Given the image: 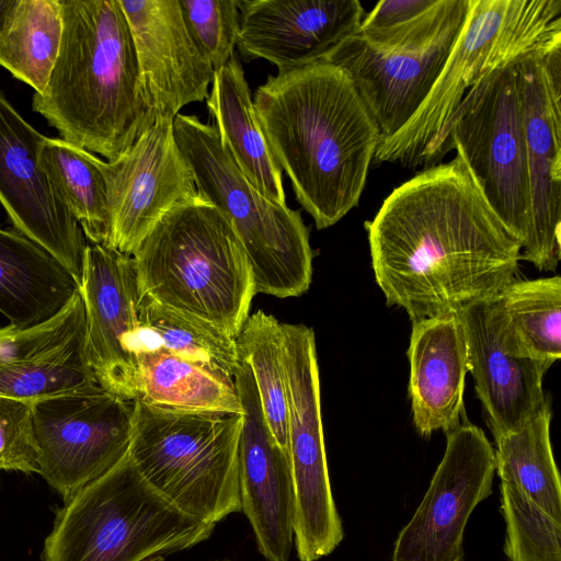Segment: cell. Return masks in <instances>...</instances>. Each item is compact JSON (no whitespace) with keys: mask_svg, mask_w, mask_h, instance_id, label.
<instances>
[{"mask_svg":"<svg viewBox=\"0 0 561 561\" xmlns=\"http://www.w3.org/2000/svg\"><path fill=\"white\" fill-rule=\"evenodd\" d=\"M133 401L165 410L242 414L233 376L159 344L137 354Z\"/></svg>","mask_w":561,"mask_h":561,"instance_id":"484cf974","label":"cell"},{"mask_svg":"<svg viewBox=\"0 0 561 561\" xmlns=\"http://www.w3.org/2000/svg\"><path fill=\"white\" fill-rule=\"evenodd\" d=\"M430 486L400 530L392 561H463V533L476 506L492 494L494 449L474 424L446 434Z\"/></svg>","mask_w":561,"mask_h":561,"instance_id":"7c38bea8","label":"cell"},{"mask_svg":"<svg viewBox=\"0 0 561 561\" xmlns=\"http://www.w3.org/2000/svg\"><path fill=\"white\" fill-rule=\"evenodd\" d=\"M500 494L507 561H561V520L513 484L501 482Z\"/></svg>","mask_w":561,"mask_h":561,"instance_id":"836d02e7","label":"cell"},{"mask_svg":"<svg viewBox=\"0 0 561 561\" xmlns=\"http://www.w3.org/2000/svg\"><path fill=\"white\" fill-rule=\"evenodd\" d=\"M294 490V542L300 561H317L342 542L325 455L314 332L282 323Z\"/></svg>","mask_w":561,"mask_h":561,"instance_id":"30bf717a","label":"cell"},{"mask_svg":"<svg viewBox=\"0 0 561 561\" xmlns=\"http://www.w3.org/2000/svg\"><path fill=\"white\" fill-rule=\"evenodd\" d=\"M280 322L257 310L236 339L239 357L250 366L264 419L278 445L288 454V403Z\"/></svg>","mask_w":561,"mask_h":561,"instance_id":"1f68e13d","label":"cell"},{"mask_svg":"<svg viewBox=\"0 0 561 561\" xmlns=\"http://www.w3.org/2000/svg\"><path fill=\"white\" fill-rule=\"evenodd\" d=\"M545 405L518 428L495 438V471L501 482L517 486L533 503L561 520V480L554 461Z\"/></svg>","mask_w":561,"mask_h":561,"instance_id":"4316f807","label":"cell"},{"mask_svg":"<svg viewBox=\"0 0 561 561\" xmlns=\"http://www.w3.org/2000/svg\"><path fill=\"white\" fill-rule=\"evenodd\" d=\"M38 160L88 242L108 245L105 161L61 138L48 137Z\"/></svg>","mask_w":561,"mask_h":561,"instance_id":"83f0119b","label":"cell"},{"mask_svg":"<svg viewBox=\"0 0 561 561\" xmlns=\"http://www.w3.org/2000/svg\"><path fill=\"white\" fill-rule=\"evenodd\" d=\"M14 2L15 0H0V30L2 28Z\"/></svg>","mask_w":561,"mask_h":561,"instance_id":"8d00e7d4","label":"cell"},{"mask_svg":"<svg viewBox=\"0 0 561 561\" xmlns=\"http://www.w3.org/2000/svg\"><path fill=\"white\" fill-rule=\"evenodd\" d=\"M45 138L0 90V205L14 229L59 261L79 285L87 241L39 164Z\"/></svg>","mask_w":561,"mask_h":561,"instance_id":"5bb4252c","label":"cell"},{"mask_svg":"<svg viewBox=\"0 0 561 561\" xmlns=\"http://www.w3.org/2000/svg\"><path fill=\"white\" fill-rule=\"evenodd\" d=\"M206 104L222 145L243 175L270 201L287 205L283 171L270 150L236 56L215 71Z\"/></svg>","mask_w":561,"mask_h":561,"instance_id":"cb8c5ba5","label":"cell"},{"mask_svg":"<svg viewBox=\"0 0 561 561\" xmlns=\"http://www.w3.org/2000/svg\"><path fill=\"white\" fill-rule=\"evenodd\" d=\"M140 296L236 340L256 294L229 220L199 193L172 208L130 255Z\"/></svg>","mask_w":561,"mask_h":561,"instance_id":"277c9868","label":"cell"},{"mask_svg":"<svg viewBox=\"0 0 561 561\" xmlns=\"http://www.w3.org/2000/svg\"><path fill=\"white\" fill-rule=\"evenodd\" d=\"M561 43V0H470L454 48L410 121L379 142L373 162L438 164L445 133L467 92L488 73Z\"/></svg>","mask_w":561,"mask_h":561,"instance_id":"5b68a950","label":"cell"},{"mask_svg":"<svg viewBox=\"0 0 561 561\" xmlns=\"http://www.w3.org/2000/svg\"><path fill=\"white\" fill-rule=\"evenodd\" d=\"M215 526L157 493L127 455L56 513L43 561H147L192 548Z\"/></svg>","mask_w":561,"mask_h":561,"instance_id":"8992f818","label":"cell"},{"mask_svg":"<svg viewBox=\"0 0 561 561\" xmlns=\"http://www.w3.org/2000/svg\"><path fill=\"white\" fill-rule=\"evenodd\" d=\"M517 64L488 73L470 88L445 133L438 161L456 149L523 248L531 228V199Z\"/></svg>","mask_w":561,"mask_h":561,"instance_id":"9c48e42d","label":"cell"},{"mask_svg":"<svg viewBox=\"0 0 561 561\" xmlns=\"http://www.w3.org/2000/svg\"><path fill=\"white\" fill-rule=\"evenodd\" d=\"M59 54L33 110L60 138L121 159L154 123L119 0H60Z\"/></svg>","mask_w":561,"mask_h":561,"instance_id":"3957f363","label":"cell"},{"mask_svg":"<svg viewBox=\"0 0 561 561\" xmlns=\"http://www.w3.org/2000/svg\"><path fill=\"white\" fill-rule=\"evenodd\" d=\"M173 133L197 192L236 231L256 293L278 298L305 294L312 280L313 251L300 211L262 195L236 165L214 125L179 113Z\"/></svg>","mask_w":561,"mask_h":561,"instance_id":"ba28073f","label":"cell"},{"mask_svg":"<svg viewBox=\"0 0 561 561\" xmlns=\"http://www.w3.org/2000/svg\"><path fill=\"white\" fill-rule=\"evenodd\" d=\"M138 317L142 331L154 334L165 350L234 376L240 363L236 340L215 327L140 295Z\"/></svg>","mask_w":561,"mask_h":561,"instance_id":"d6a6232c","label":"cell"},{"mask_svg":"<svg viewBox=\"0 0 561 561\" xmlns=\"http://www.w3.org/2000/svg\"><path fill=\"white\" fill-rule=\"evenodd\" d=\"M108 245L131 255L172 208L197 195L192 170L179 149L173 119H156L118 160L104 163Z\"/></svg>","mask_w":561,"mask_h":561,"instance_id":"2e32d148","label":"cell"},{"mask_svg":"<svg viewBox=\"0 0 561 561\" xmlns=\"http://www.w3.org/2000/svg\"><path fill=\"white\" fill-rule=\"evenodd\" d=\"M184 19L207 59L218 70L233 56L239 30L238 0H179Z\"/></svg>","mask_w":561,"mask_h":561,"instance_id":"e575fe53","label":"cell"},{"mask_svg":"<svg viewBox=\"0 0 561 561\" xmlns=\"http://www.w3.org/2000/svg\"><path fill=\"white\" fill-rule=\"evenodd\" d=\"M365 227L376 283L412 322L494 298L522 259L458 153L396 187Z\"/></svg>","mask_w":561,"mask_h":561,"instance_id":"6da1fadb","label":"cell"},{"mask_svg":"<svg viewBox=\"0 0 561 561\" xmlns=\"http://www.w3.org/2000/svg\"><path fill=\"white\" fill-rule=\"evenodd\" d=\"M517 350L552 365L561 356V277L516 280L494 297Z\"/></svg>","mask_w":561,"mask_h":561,"instance_id":"f546056e","label":"cell"},{"mask_svg":"<svg viewBox=\"0 0 561 561\" xmlns=\"http://www.w3.org/2000/svg\"><path fill=\"white\" fill-rule=\"evenodd\" d=\"M133 403L128 456L147 483L183 514L214 526L241 512L242 414Z\"/></svg>","mask_w":561,"mask_h":561,"instance_id":"52a82bcc","label":"cell"},{"mask_svg":"<svg viewBox=\"0 0 561 561\" xmlns=\"http://www.w3.org/2000/svg\"><path fill=\"white\" fill-rule=\"evenodd\" d=\"M270 150L318 229L356 207L380 133L348 73L324 60L279 70L254 92Z\"/></svg>","mask_w":561,"mask_h":561,"instance_id":"7a4b0ae2","label":"cell"},{"mask_svg":"<svg viewBox=\"0 0 561 561\" xmlns=\"http://www.w3.org/2000/svg\"><path fill=\"white\" fill-rule=\"evenodd\" d=\"M133 36L153 119H174L209 94L214 67L197 44L179 0H119Z\"/></svg>","mask_w":561,"mask_h":561,"instance_id":"d6986e66","label":"cell"},{"mask_svg":"<svg viewBox=\"0 0 561 561\" xmlns=\"http://www.w3.org/2000/svg\"><path fill=\"white\" fill-rule=\"evenodd\" d=\"M238 51L244 61L265 59L279 70L321 60L358 32V0H238Z\"/></svg>","mask_w":561,"mask_h":561,"instance_id":"7402d4cb","label":"cell"},{"mask_svg":"<svg viewBox=\"0 0 561 561\" xmlns=\"http://www.w3.org/2000/svg\"><path fill=\"white\" fill-rule=\"evenodd\" d=\"M33 403L0 396V472L38 473Z\"/></svg>","mask_w":561,"mask_h":561,"instance_id":"d590c367","label":"cell"},{"mask_svg":"<svg viewBox=\"0 0 561 561\" xmlns=\"http://www.w3.org/2000/svg\"><path fill=\"white\" fill-rule=\"evenodd\" d=\"M134 403L99 387L33 403L38 474L64 501L129 451Z\"/></svg>","mask_w":561,"mask_h":561,"instance_id":"8fae6325","label":"cell"},{"mask_svg":"<svg viewBox=\"0 0 561 561\" xmlns=\"http://www.w3.org/2000/svg\"><path fill=\"white\" fill-rule=\"evenodd\" d=\"M467 15L424 48L382 53L354 34L321 59L348 73L377 125L380 141L398 133L425 101L460 35Z\"/></svg>","mask_w":561,"mask_h":561,"instance_id":"44dd1931","label":"cell"},{"mask_svg":"<svg viewBox=\"0 0 561 561\" xmlns=\"http://www.w3.org/2000/svg\"><path fill=\"white\" fill-rule=\"evenodd\" d=\"M517 69L531 199L522 257L554 272L561 257V43L523 58Z\"/></svg>","mask_w":561,"mask_h":561,"instance_id":"4fadbf2b","label":"cell"},{"mask_svg":"<svg viewBox=\"0 0 561 561\" xmlns=\"http://www.w3.org/2000/svg\"><path fill=\"white\" fill-rule=\"evenodd\" d=\"M164 558H154V559H150V560H147V561H163Z\"/></svg>","mask_w":561,"mask_h":561,"instance_id":"74e56055","label":"cell"},{"mask_svg":"<svg viewBox=\"0 0 561 561\" xmlns=\"http://www.w3.org/2000/svg\"><path fill=\"white\" fill-rule=\"evenodd\" d=\"M78 291L66 267L16 231L0 228V313L10 324H38L61 310Z\"/></svg>","mask_w":561,"mask_h":561,"instance_id":"d4e9b609","label":"cell"},{"mask_svg":"<svg viewBox=\"0 0 561 561\" xmlns=\"http://www.w3.org/2000/svg\"><path fill=\"white\" fill-rule=\"evenodd\" d=\"M78 291L84 307L89 366L101 388L133 401L137 354L144 344L131 256L87 242Z\"/></svg>","mask_w":561,"mask_h":561,"instance_id":"9a60e30c","label":"cell"},{"mask_svg":"<svg viewBox=\"0 0 561 561\" xmlns=\"http://www.w3.org/2000/svg\"><path fill=\"white\" fill-rule=\"evenodd\" d=\"M99 387L87 358L79 291L46 321L0 327V396L35 402Z\"/></svg>","mask_w":561,"mask_h":561,"instance_id":"ac0fdd59","label":"cell"},{"mask_svg":"<svg viewBox=\"0 0 561 561\" xmlns=\"http://www.w3.org/2000/svg\"><path fill=\"white\" fill-rule=\"evenodd\" d=\"M407 356L412 419L421 436L460 425L468 373L467 345L457 311L412 322Z\"/></svg>","mask_w":561,"mask_h":561,"instance_id":"603a6c76","label":"cell"},{"mask_svg":"<svg viewBox=\"0 0 561 561\" xmlns=\"http://www.w3.org/2000/svg\"><path fill=\"white\" fill-rule=\"evenodd\" d=\"M242 407L239 443L241 511L267 561H288L294 542V490L289 456L264 419L248 363L240 358L233 376Z\"/></svg>","mask_w":561,"mask_h":561,"instance_id":"e0dca14e","label":"cell"},{"mask_svg":"<svg viewBox=\"0 0 561 561\" xmlns=\"http://www.w3.org/2000/svg\"><path fill=\"white\" fill-rule=\"evenodd\" d=\"M470 0H385L364 16L358 32L382 53L427 47L466 18Z\"/></svg>","mask_w":561,"mask_h":561,"instance_id":"4dcf8cb0","label":"cell"},{"mask_svg":"<svg viewBox=\"0 0 561 561\" xmlns=\"http://www.w3.org/2000/svg\"><path fill=\"white\" fill-rule=\"evenodd\" d=\"M62 28L60 0H15L0 30V66L42 92L59 54Z\"/></svg>","mask_w":561,"mask_h":561,"instance_id":"f1b7e54d","label":"cell"},{"mask_svg":"<svg viewBox=\"0 0 561 561\" xmlns=\"http://www.w3.org/2000/svg\"><path fill=\"white\" fill-rule=\"evenodd\" d=\"M462 322L468 373L494 439L522 426L547 401L542 381L550 368L512 343L494 298L457 311Z\"/></svg>","mask_w":561,"mask_h":561,"instance_id":"ffe728a7","label":"cell"}]
</instances>
